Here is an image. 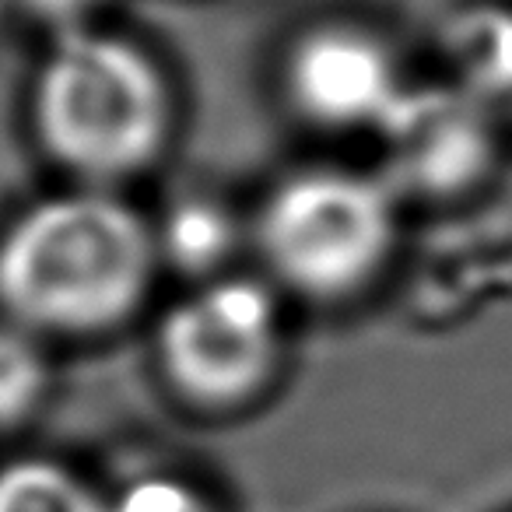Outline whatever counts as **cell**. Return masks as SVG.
<instances>
[{
    "label": "cell",
    "instance_id": "obj_1",
    "mask_svg": "<svg viewBox=\"0 0 512 512\" xmlns=\"http://www.w3.org/2000/svg\"><path fill=\"white\" fill-rule=\"evenodd\" d=\"M155 232L109 193H64L25 211L0 239V306L53 334L120 323L148 292Z\"/></svg>",
    "mask_w": 512,
    "mask_h": 512
},
{
    "label": "cell",
    "instance_id": "obj_2",
    "mask_svg": "<svg viewBox=\"0 0 512 512\" xmlns=\"http://www.w3.org/2000/svg\"><path fill=\"white\" fill-rule=\"evenodd\" d=\"M169 88L155 60L109 32H64L36 81L43 148L88 179L155 162L169 134Z\"/></svg>",
    "mask_w": 512,
    "mask_h": 512
},
{
    "label": "cell",
    "instance_id": "obj_3",
    "mask_svg": "<svg viewBox=\"0 0 512 512\" xmlns=\"http://www.w3.org/2000/svg\"><path fill=\"white\" fill-rule=\"evenodd\" d=\"M397 204L386 183L362 172L313 169L288 176L267 197L256 239L288 288L316 299L358 292L386 264Z\"/></svg>",
    "mask_w": 512,
    "mask_h": 512
},
{
    "label": "cell",
    "instance_id": "obj_4",
    "mask_svg": "<svg viewBox=\"0 0 512 512\" xmlns=\"http://www.w3.org/2000/svg\"><path fill=\"white\" fill-rule=\"evenodd\" d=\"M165 376L197 404L253 397L278 362V306L260 281H211L165 313L158 327Z\"/></svg>",
    "mask_w": 512,
    "mask_h": 512
},
{
    "label": "cell",
    "instance_id": "obj_5",
    "mask_svg": "<svg viewBox=\"0 0 512 512\" xmlns=\"http://www.w3.org/2000/svg\"><path fill=\"white\" fill-rule=\"evenodd\" d=\"M285 85L299 113L323 127H383L407 92L390 50L351 25L306 32L288 53Z\"/></svg>",
    "mask_w": 512,
    "mask_h": 512
},
{
    "label": "cell",
    "instance_id": "obj_6",
    "mask_svg": "<svg viewBox=\"0 0 512 512\" xmlns=\"http://www.w3.org/2000/svg\"><path fill=\"white\" fill-rule=\"evenodd\" d=\"M379 130L390 144L393 172L411 190H460L491 162V123L474 92L407 88Z\"/></svg>",
    "mask_w": 512,
    "mask_h": 512
},
{
    "label": "cell",
    "instance_id": "obj_7",
    "mask_svg": "<svg viewBox=\"0 0 512 512\" xmlns=\"http://www.w3.org/2000/svg\"><path fill=\"white\" fill-rule=\"evenodd\" d=\"M0 512H113L88 481L53 460L0 467Z\"/></svg>",
    "mask_w": 512,
    "mask_h": 512
},
{
    "label": "cell",
    "instance_id": "obj_8",
    "mask_svg": "<svg viewBox=\"0 0 512 512\" xmlns=\"http://www.w3.org/2000/svg\"><path fill=\"white\" fill-rule=\"evenodd\" d=\"M46 390V362L22 334L0 330V421H18Z\"/></svg>",
    "mask_w": 512,
    "mask_h": 512
},
{
    "label": "cell",
    "instance_id": "obj_9",
    "mask_svg": "<svg viewBox=\"0 0 512 512\" xmlns=\"http://www.w3.org/2000/svg\"><path fill=\"white\" fill-rule=\"evenodd\" d=\"M165 242H169V249L183 264H193V267L214 264L228 242V221L221 218L218 207L207 204V200L183 204V207H176V214L169 218Z\"/></svg>",
    "mask_w": 512,
    "mask_h": 512
},
{
    "label": "cell",
    "instance_id": "obj_10",
    "mask_svg": "<svg viewBox=\"0 0 512 512\" xmlns=\"http://www.w3.org/2000/svg\"><path fill=\"white\" fill-rule=\"evenodd\" d=\"M113 512H204L200 502L172 481H148L141 488H134L120 505H113Z\"/></svg>",
    "mask_w": 512,
    "mask_h": 512
},
{
    "label": "cell",
    "instance_id": "obj_11",
    "mask_svg": "<svg viewBox=\"0 0 512 512\" xmlns=\"http://www.w3.org/2000/svg\"><path fill=\"white\" fill-rule=\"evenodd\" d=\"M481 88L484 95H495V99H505L512 106V15H505V22L498 25V32L488 43Z\"/></svg>",
    "mask_w": 512,
    "mask_h": 512
},
{
    "label": "cell",
    "instance_id": "obj_12",
    "mask_svg": "<svg viewBox=\"0 0 512 512\" xmlns=\"http://www.w3.org/2000/svg\"><path fill=\"white\" fill-rule=\"evenodd\" d=\"M22 4L32 15L43 18V22H53L64 32H74V29H81L85 15L92 8H99L102 0H22Z\"/></svg>",
    "mask_w": 512,
    "mask_h": 512
}]
</instances>
